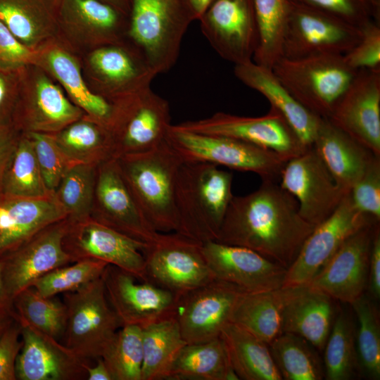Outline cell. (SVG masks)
Here are the masks:
<instances>
[{
  "mask_svg": "<svg viewBox=\"0 0 380 380\" xmlns=\"http://www.w3.org/2000/svg\"><path fill=\"white\" fill-rule=\"evenodd\" d=\"M67 1L73 18L99 46L118 43L123 35L127 37L128 26L113 6L98 0Z\"/></svg>",
  "mask_w": 380,
  "mask_h": 380,
  "instance_id": "obj_42",
  "label": "cell"
},
{
  "mask_svg": "<svg viewBox=\"0 0 380 380\" xmlns=\"http://www.w3.org/2000/svg\"><path fill=\"white\" fill-rule=\"evenodd\" d=\"M21 326L23 346L15 363L19 380H79L87 377L89 361L59 340L29 326Z\"/></svg>",
  "mask_w": 380,
  "mask_h": 380,
  "instance_id": "obj_24",
  "label": "cell"
},
{
  "mask_svg": "<svg viewBox=\"0 0 380 380\" xmlns=\"http://www.w3.org/2000/svg\"><path fill=\"white\" fill-rule=\"evenodd\" d=\"M53 136L59 150L71 165L98 166L113 158L109 130L86 115Z\"/></svg>",
  "mask_w": 380,
  "mask_h": 380,
  "instance_id": "obj_33",
  "label": "cell"
},
{
  "mask_svg": "<svg viewBox=\"0 0 380 380\" xmlns=\"http://www.w3.org/2000/svg\"><path fill=\"white\" fill-rule=\"evenodd\" d=\"M215 0H188L194 20H199Z\"/></svg>",
  "mask_w": 380,
  "mask_h": 380,
  "instance_id": "obj_58",
  "label": "cell"
},
{
  "mask_svg": "<svg viewBox=\"0 0 380 380\" xmlns=\"http://www.w3.org/2000/svg\"><path fill=\"white\" fill-rule=\"evenodd\" d=\"M194 20L188 0H132L127 37L157 75L169 71Z\"/></svg>",
  "mask_w": 380,
  "mask_h": 380,
  "instance_id": "obj_5",
  "label": "cell"
},
{
  "mask_svg": "<svg viewBox=\"0 0 380 380\" xmlns=\"http://www.w3.org/2000/svg\"><path fill=\"white\" fill-rule=\"evenodd\" d=\"M101 357L113 380H141L143 363L141 327L134 325L120 327Z\"/></svg>",
  "mask_w": 380,
  "mask_h": 380,
  "instance_id": "obj_43",
  "label": "cell"
},
{
  "mask_svg": "<svg viewBox=\"0 0 380 380\" xmlns=\"http://www.w3.org/2000/svg\"><path fill=\"white\" fill-rule=\"evenodd\" d=\"M279 181L296 199L303 219L315 227L332 215L348 194L337 185L312 146L286 162Z\"/></svg>",
  "mask_w": 380,
  "mask_h": 380,
  "instance_id": "obj_15",
  "label": "cell"
},
{
  "mask_svg": "<svg viewBox=\"0 0 380 380\" xmlns=\"http://www.w3.org/2000/svg\"><path fill=\"white\" fill-rule=\"evenodd\" d=\"M108 1H114V2H118L119 0H108Z\"/></svg>",
  "mask_w": 380,
  "mask_h": 380,
  "instance_id": "obj_60",
  "label": "cell"
},
{
  "mask_svg": "<svg viewBox=\"0 0 380 380\" xmlns=\"http://www.w3.org/2000/svg\"><path fill=\"white\" fill-rule=\"evenodd\" d=\"M144 254L148 281L179 297L215 279L203 243L179 232H158Z\"/></svg>",
  "mask_w": 380,
  "mask_h": 380,
  "instance_id": "obj_9",
  "label": "cell"
},
{
  "mask_svg": "<svg viewBox=\"0 0 380 380\" xmlns=\"http://www.w3.org/2000/svg\"><path fill=\"white\" fill-rule=\"evenodd\" d=\"M90 217L144 243L158 234L138 208L115 158L97 166Z\"/></svg>",
  "mask_w": 380,
  "mask_h": 380,
  "instance_id": "obj_19",
  "label": "cell"
},
{
  "mask_svg": "<svg viewBox=\"0 0 380 380\" xmlns=\"http://www.w3.org/2000/svg\"><path fill=\"white\" fill-rule=\"evenodd\" d=\"M8 80L0 73V126L11 125L16 104L11 98Z\"/></svg>",
  "mask_w": 380,
  "mask_h": 380,
  "instance_id": "obj_55",
  "label": "cell"
},
{
  "mask_svg": "<svg viewBox=\"0 0 380 380\" xmlns=\"http://www.w3.org/2000/svg\"><path fill=\"white\" fill-rule=\"evenodd\" d=\"M84 115L44 72L37 71L16 104L13 125L22 133L53 134Z\"/></svg>",
  "mask_w": 380,
  "mask_h": 380,
  "instance_id": "obj_25",
  "label": "cell"
},
{
  "mask_svg": "<svg viewBox=\"0 0 380 380\" xmlns=\"http://www.w3.org/2000/svg\"><path fill=\"white\" fill-rule=\"evenodd\" d=\"M32 52L20 42L0 20V61L7 65H22L30 62Z\"/></svg>",
  "mask_w": 380,
  "mask_h": 380,
  "instance_id": "obj_52",
  "label": "cell"
},
{
  "mask_svg": "<svg viewBox=\"0 0 380 380\" xmlns=\"http://www.w3.org/2000/svg\"><path fill=\"white\" fill-rule=\"evenodd\" d=\"M70 224L67 217L55 222L0 258L4 289L12 304L19 293L39 278L74 262L63 246Z\"/></svg>",
  "mask_w": 380,
  "mask_h": 380,
  "instance_id": "obj_14",
  "label": "cell"
},
{
  "mask_svg": "<svg viewBox=\"0 0 380 380\" xmlns=\"http://www.w3.org/2000/svg\"><path fill=\"white\" fill-rule=\"evenodd\" d=\"M289 288L246 293L239 297L231 322L268 345L282 333V314Z\"/></svg>",
  "mask_w": 380,
  "mask_h": 380,
  "instance_id": "obj_31",
  "label": "cell"
},
{
  "mask_svg": "<svg viewBox=\"0 0 380 380\" xmlns=\"http://www.w3.org/2000/svg\"><path fill=\"white\" fill-rule=\"evenodd\" d=\"M203 252L215 279L246 293L284 286L287 269L250 248L208 241L203 243Z\"/></svg>",
  "mask_w": 380,
  "mask_h": 380,
  "instance_id": "obj_22",
  "label": "cell"
},
{
  "mask_svg": "<svg viewBox=\"0 0 380 380\" xmlns=\"http://www.w3.org/2000/svg\"><path fill=\"white\" fill-rule=\"evenodd\" d=\"M146 245L147 243L99 223L90 217L70 222L63 239V248L74 262L84 259L100 260L143 281H148L144 254Z\"/></svg>",
  "mask_w": 380,
  "mask_h": 380,
  "instance_id": "obj_13",
  "label": "cell"
},
{
  "mask_svg": "<svg viewBox=\"0 0 380 380\" xmlns=\"http://www.w3.org/2000/svg\"><path fill=\"white\" fill-rule=\"evenodd\" d=\"M376 222L379 221L359 210L350 192L346 194L333 214L315 226L307 237L286 270L282 287L308 284L347 239Z\"/></svg>",
  "mask_w": 380,
  "mask_h": 380,
  "instance_id": "obj_11",
  "label": "cell"
},
{
  "mask_svg": "<svg viewBox=\"0 0 380 380\" xmlns=\"http://www.w3.org/2000/svg\"><path fill=\"white\" fill-rule=\"evenodd\" d=\"M350 194L359 210L380 220V158H375L368 165Z\"/></svg>",
  "mask_w": 380,
  "mask_h": 380,
  "instance_id": "obj_49",
  "label": "cell"
},
{
  "mask_svg": "<svg viewBox=\"0 0 380 380\" xmlns=\"http://www.w3.org/2000/svg\"><path fill=\"white\" fill-rule=\"evenodd\" d=\"M327 120L380 157V69L357 70Z\"/></svg>",
  "mask_w": 380,
  "mask_h": 380,
  "instance_id": "obj_21",
  "label": "cell"
},
{
  "mask_svg": "<svg viewBox=\"0 0 380 380\" xmlns=\"http://www.w3.org/2000/svg\"><path fill=\"white\" fill-rule=\"evenodd\" d=\"M21 133L12 125L0 126V194L8 165Z\"/></svg>",
  "mask_w": 380,
  "mask_h": 380,
  "instance_id": "obj_53",
  "label": "cell"
},
{
  "mask_svg": "<svg viewBox=\"0 0 380 380\" xmlns=\"http://www.w3.org/2000/svg\"><path fill=\"white\" fill-rule=\"evenodd\" d=\"M71 264L45 274L36 280L32 286L43 297H53L59 293L76 290L101 277L108 265L96 259L80 260Z\"/></svg>",
  "mask_w": 380,
  "mask_h": 380,
  "instance_id": "obj_46",
  "label": "cell"
},
{
  "mask_svg": "<svg viewBox=\"0 0 380 380\" xmlns=\"http://www.w3.org/2000/svg\"><path fill=\"white\" fill-rule=\"evenodd\" d=\"M220 337L239 379H282L267 343L232 322L223 328Z\"/></svg>",
  "mask_w": 380,
  "mask_h": 380,
  "instance_id": "obj_30",
  "label": "cell"
},
{
  "mask_svg": "<svg viewBox=\"0 0 380 380\" xmlns=\"http://www.w3.org/2000/svg\"><path fill=\"white\" fill-rule=\"evenodd\" d=\"M97 166H70L54 191V196L72 222L90 217Z\"/></svg>",
  "mask_w": 380,
  "mask_h": 380,
  "instance_id": "obj_44",
  "label": "cell"
},
{
  "mask_svg": "<svg viewBox=\"0 0 380 380\" xmlns=\"http://www.w3.org/2000/svg\"><path fill=\"white\" fill-rule=\"evenodd\" d=\"M243 292L230 283L214 279L180 296L175 316L185 342L197 343L220 337Z\"/></svg>",
  "mask_w": 380,
  "mask_h": 380,
  "instance_id": "obj_17",
  "label": "cell"
},
{
  "mask_svg": "<svg viewBox=\"0 0 380 380\" xmlns=\"http://www.w3.org/2000/svg\"><path fill=\"white\" fill-rule=\"evenodd\" d=\"M288 288L282 332L299 336L323 350L336 317L334 300L309 285Z\"/></svg>",
  "mask_w": 380,
  "mask_h": 380,
  "instance_id": "obj_28",
  "label": "cell"
},
{
  "mask_svg": "<svg viewBox=\"0 0 380 380\" xmlns=\"http://www.w3.org/2000/svg\"><path fill=\"white\" fill-rule=\"evenodd\" d=\"M271 69L301 105L325 119L357 72L347 65L343 55L333 53L298 58L281 57Z\"/></svg>",
  "mask_w": 380,
  "mask_h": 380,
  "instance_id": "obj_4",
  "label": "cell"
},
{
  "mask_svg": "<svg viewBox=\"0 0 380 380\" xmlns=\"http://www.w3.org/2000/svg\"><path fill=\"white\" fill-rule=\"evenodd\" d=\"M336 16L361 27L374 20L380 23V0H292Z\"/></svg>",
  "mask_w": 380,
  "mask_h": 380,
  "instance_id": "obj_48",
  "label": "cell"
},
{
  "mask_svg": "<svg viewBox=\"0 0 380 380\" xmlns=\"http://www.w3.org/2000/svg\"><path fill=\"white\" fill-rule=\"evenodd\" d=\"M108 128L113 158L143 153L165 141L170 124L167 100L150 87L113 101Z\"/></svg>",
  "mask_w": 380,
  "mask_h": 380,
  "instance_id": "obj_8",
  "label": "cell"
},
{
  "mask_svg": "<svg viewBox=\"0 0 380 380\" xmlns=\"http://www.w3.org/2000/svg\"><path fill=\"white\" fill-rule=\"evenodd\" d=\"M296 199L279 182L262 180L245 196H234L215 241L250 248L288 268L314 229Z\"/></svg>",
  "mask_w": 380,
  "mask_h": 380,
  "instance_id": "obj_1",
  "label": "cell"
},
{
  "mask_svg": "<svg viewBox=\"0 0 380 380\" xmlns=\"http://www.w3.org/2000/svg\"><path fill=\"white\" fill-rule=\"evenodd\" d=\"M379 222L363 227L347 239L307 285L334 300L350 305L364 295L373 236Z\"/></svg>",
  "mask_w": 380,
  "mask_h": 380,
  "instance_id": "obj_20",
  "label": "cell"
},
{
  "mask_svg": "<svg viewBox=\"0 0 380 380\" xmlns=\"http://www.w3.org/2000/svg\"><path fill=\"white\" fill-rule=\"evenodd\" d=\"M352 317L342 311L336 316L324 346V377L328 380H347L360 369L356 329Z\"/></svg>",
  "mask_w": 380,
  "mask_h": 380,
  "instance_id": "obj_38",
  "label": "cell"
},
{
  "mask_svg": "<svg viewBox=\"0 0 380 380\" xmlns=\"http://www.w3.org/2000/svg\"><path fill=\"white\" fill-rule=\"evenodd\" d=\"M117 159L123 179L146 220L157 232H177L175 189L182 160L165 142Z\"/></svg>",
  "mask_w": 380,
  "mask_h": 380,
  "instance_id": "obj_3",
  "label": "cell"
},
{
  "mask_svg": "<svg viewBox=\"0 0 380 380\" xmlns=\"http://www.w3.org/2000/svg\"><path fill=\"white\" fill-rule=\"evenodd\" d=\"M358 322L356 347L360 368L371 379L380 377V325L375 305L365 294L351 304Z\"/></svg>",
  "mask_w": 380,
  "mask_h": 380,
  "instance_id": "obj_45",
  "label": "cell"
},
{
  "mask_svg": "<svg viewBox=\"0 0 380 380\" xmlns=\"http://www.w3.org/2000/svg\"><path fill=\"white\" fill-rule=\"evenodd\" d=\"M167 143L182 162H203L251 172L279 182L288 161L275 151L241 140L191 132L171 125Z\"/></svg>",
  "mask_w": 380,
  "mask_h": 380,
  "instance_id": "obj_6",
  "label": "cell"
},
{
  "mask_svg": "<svg viewBox=\"0 0 380 380\" xmlns=\"http://www.w3.org/2000/svg\"><path fill=\"white\" fill-rule=\"evenodd\" d=\"M67 217L54 194L42 198L0 194V258L48 225Z\"/></svg>",
  "mask_w": 380,
  "mask_h": 380,
  "instance_id": "obj_26",
  "label": "cell"
},
{
  "mask_svg": "<svg viewBox=\"0 0 380 380\" xmlns=\"http://www.w3.org/2000/svg\"><path fill=\"white\" fill-rule=\"evenodd\" d=\"M96 364L94 366L86 365L88 380H113L112 376L107 368L102 357H98L96 360Z\"/></svg>",
  "mask_w": 380,
  "mask_h": 380,
  "instance_id": "obj_56",
  "label": "cell"
},
{
  "mask_svg": "<svg viewBox=\"0 0 380 380\" xmlns=\"http://www.w3.org/2000/svg\"><path fill=\"white\" fill-rule=\"evenodd\" d=\"M107 299L122 327L141 328L175 315L179 296L108 264L102 274Z\"/></svg>",
  "mask_w": 380,
  "mask_h": 380,
  "instance_id": "obj_18",
  "label": "cell"
},
{
  "mask_svg": "<svg viewBox=\"0 0 380 380\" xmlns=\"http://www.w3.org/2000/svg\"><path fill=\"white\" fill-rule=\"evenodd\" d=\"M14 320L10 316L0 315V338Z\"/></svg>",
  "mask_w": 380,
  "mask_h": 380,
  "instance_id": "obj_59",
  "label": "cell"
},
{
  "mask_svg": "<svg viewBox=\"0 0 380 380\" xmlns=\"http://www.w3.org/2000/svg\"><path fill=\"white\" fill-rule=\"evenodd\" d=\"M43 64L63 86L74 104L87 116L108 128L113 113V101L88 89L73 57L54 48L44 53Z\"/></svg>",
  "mask_w": 380,
  "mask_h": 380,
  "instance_id": "obj_32",
  "label": "cell"
},
{
  "mask_svg": "<svg viewBox=\"0 0 380 380\" xmlns=\"http://www.w3.org/2000/svg\"><path fill=\"white\" fill-rule=\"evenodd\" d=\"M89 64L101 85V95L111 101L151 87L156 75L142 52L130 42L99 46Z\"/></svg>",
  "mask_w": 380,
  "mask_h": 380,
  "instance_id": "obj_23",
  "label": "cell"
},
{
  "mask_svg": "<svg viewBox=\"0 0 380 380\" xmlns=\"http://www.w3.org/2000/svg\"><path fill=\"white\" fill-rule=\"evenodd\" d=\"M312 146L346 193L350 192L372 160L380 158L325 118L322 119Z\"/></svg>",
  "mask_w": 380,
  "mask_h": 380,
  "instance_id": "obj_29",
  "label": "cell"
},
{
  "mask_svg": "<svg viewBox=\"0 0 380 380\" xmlns=\"http://www.w3.org/2000/svg\"><path fill=\"white\" fill-rule=\"evenodd\" d=\"M170 380H238L221 337L186 343L170 372Z\"/></svg>",
  "mask_w": 380,
  "mask_h": 380,
  "instance_id": "obj_35",
  "label": "cell"
},
{
  "mask_svg": "<svg viewBox=\"0 0 380 380\" xmlns=\"http://www.w3.org/2000/svg\"><path fill=\"white\" fill-rule=\"evenodd\" d=\"M234 72L243 84L267 99L270 107L284 117L305 147L312 146L322 118L301 105L279 81L271 68L251 61L235 65Z\"/></svg>",
  "mask_w": 380,
  "mask_h": 380,
  "instance_id": "obj_27",
  "label": "cell"
},
{
  "mask_svg": "<svg viewBox=\"0 0 380 380\" xmlns=\"http://www.w3.org/2000/svg\"><path fill=\"white\" fill-rule=\"evenodd\" d=\"M1 194L25 198L53 194L44 184L32 141L25 133H21L8 165Z\"/></svg>",
  "mask_w": 380,
  "mask_h": 380,
  "instance_id": "obj_41",
  "label": "cell"
},
{
  "mask_svg": "<svg viewBox=\"0 0 380 380\" xmlns=\"http://www.w3.org/2000/svg\"><path fill=\"white\" fill-rule=\"evenodd\" d=\"M16 320L59 340L66 326V308L63 301L53 297H43L32 287L19 293L13 300Z\"/></svg>",
  "mask_w": 380,
  "mask_h": 380,
  "instance_id": "obj_40",
  "label": "cell"
},
{
  "mask_svg": "<svg viewBox=\"0 0 380 380\" xmlns=\"http://www.w3.org/2000/svg\"><path fill=\"white\" fill-rule=\"evenodd\" d=\"M0 315H7L16 318V314L13 309L12 303L8 298L3 282L1 274V265L0 262Z\"/></svg>",
  "mask_w": 380,
  "mask_h": 380,
  "instance_id": "obj_57",
  "label": "cell"
},
{
  "mask_svg": "<svg viewBox=\"0 0 380 380\" xmlns=\"http://www.w3.org/2000/svg\"><path fill=\"white\" fill-rule=\"evenodd\" d=\"M203 162H182L175 200L177 232L204 243L215 241L234 195L233 175Z\"/></svg>",
  "mask_w": 380,
  "mask_h": 380,
  "instance_id": "obj_2",
  "label": "cell"
},
{
  "mask_svg": "<svg viewBox=\"0 0 380 380\" xmlns=\"http://www.w3.org/2000/svg\"><path fill=\"white\" fill-rule=\"evenodd\" d=\"M282 379L321 380L324 369L314 347L302 337L282 332L270 344Z\"/></svg>",
  "mask_w": 380,
  "mask_h": 380,
  "instance_id": "obj_36",
  "label": "cell"
},
{
  "mask_svg": "<svg viewBox=\"0 0 380 380\" xmlns=\"http://www.w3.org/2000/svg\"><path fill=\"white\" fill-rule=\"evenodd\" d=\"M259 40L253 61L272 68L282 57L284 31L291 0H253Z\"/></svg>",
  "mask_w": 380,
  "mask_h": 380,
  "instance_id": "obj_39",
  "label": "cell"
},
{
  "mask_svg": "<svg viewBox=\"0 0 380 380\" xmlns=\"http://www.w3.org/2000/svg\"><path fill=\"white\" fill-rule=\"evenodd\" d=\"M361 34L359 27L292 1L284 34L282 57L343 55L358 42Z\"/></svg>",
  "mask_w": 380,
  "mask_h": 380,
  "instance_id": "obj_10",
  "label": "cell"
},
{
  "mask_svg": "<svg viewBox=\"0 0 380 380\" xmlns=\"http://www.w3.org/2000/svg\"><path fill=\"white\" fill-rule=\"evenodd\" d=\"M180 129L230 137L271 149L289 160L305 147L295 132L275 109L260 117H246L217 112L199 120L175 125Z\"/></svg>",
  "mask_w": 380,
  "mask_h": 380,
  "instance_id": "obj_12",
  "label": "cell"
},
{
  "mask_svg": "<svg viewBox=\"0 0 380 380\" xmlns=\"http://www.w3.org/2000/svg\"><path fill=\"white\" fill-rule=\"evenodd\" d=\"M216 53L235 65L253 61L259 40L253 0H215L199 18Z\"/></svg>",
  "mask_w": 380,
  "mask_h": 380,
  "instance_id": "obj_16",
  "label": "cell"
},
{
  "mask_svg": "<svg viewBox=\"0 0 380 380\" xmlns=\"http://www.w3.org/2000/svg\"><path fill=\"white\" fill-rule=\"evenodd\" d=\"M21 326L14 320L0 338V380H15V363L21 350Z\"/></svg>",
  "mask_w": 380,
  "mask_h": 380,
  "instance_id": "obj_51",
  "label": "cell"
},
{
  "mask_svg": "<svg viewBox=\"0 0 380 380\" xmlns=\"http://www.w3.org/2000/svg\"><path fill=\"white\" fill-rule=\"evenodd\" d=\"M32 141L37 161L48 190L54 193L72 166L59 150L51 134L25 132Z\"/></svg>",
  "mask_w": 380,
  "mask_h": 380,
  "instance_id": "obj_47",
  "label": "cell"
},
{
  "mask_svg": "<svg viewBox=\"0 0 380 380\" xmlns=\"http://www.w3.org/2000/svg\"><path fill=\"white\" fill-rule=\"evenodd\" d=\"M367 289L375 300L380 298V230L376 227L372 243L369 258Z\"/></svg>",
  "mask_w": 380,
  "mask_h": 380,
  "instance_id": "obj_54",
  "label": "cell"
},
{
  "mask_svg": "<svg viewBox=\"0 0 380 380\" xmlns=\"http://www.w3.org/2000/svg\"><path fill=\"white\" fill-rule=\"evenodd\" d=\"M0 20L29 48L53 32V22L40 0H0Z\"/></svg>",
  "mask_w": 380,
  "mask_h": 380,
  "instance_id": "obj_37",
  "label": "cell"
},
{
  "mask_svg": "<svg viewBox=\"0 0 380 380\" xmlns=\"http://www.w3.org/2000/svg\"><path fill=\"white\" fill-rule=\"evenodd\" d=\"M142 329L141 380L169 379L172 367L186 344L175 315Z\"/></svg>",
  "mask_w": 380,
  "mask_h": 380,
  "instance_id": "obj_34",
  "label": "cell"
},
{
  "mask_svg": "<svg viewBox=\"0 0 380 380\" xmlns=\"http://www.w3.org/2000/svg\"><path fill=\"white\" fill-rule=\"evenodd\" d=\"M67 312L63 344L89 361L101 357L122 324L111 308L102 277L63 293Z\"/></svg>",
  "mask_w": 380,
  "mask_h": 380,
  "instance_id": "obj_7",
  "label": "cell"
},
{
  "mask_svg": "<svg viewBox=\"0 0 380 380\" xmlns=\"http://www.w3.org/2000/svg\"><path fill=\"white\" fill-rule=\"evenodd\" d=\"M360 28V40L343 54L344 60L355 70L380 69V23L371 20Z\"/></svg>",
  "mask_w": 380,
  "mask_h": 380,
  "instance_id": "obj_50",
  "label": "cell"
}]
</instances>
